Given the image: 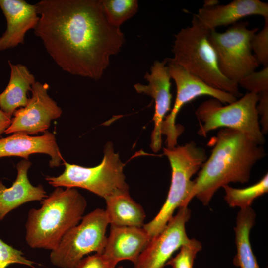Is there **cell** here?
Segmentation results:
<instances>
[{"label":"cell","instance_id":"7c38bea8","mask_svg":"<svg viewBox=\"0 0 268 268\" xmlns=\"http://www.w3.org/2000/svg\"><path fill=\"white\" fill-rule=\"evenodd\" d=\"M191 216L187 207L179 208L164 228L151 238L134 265V268H163L175 251L190 240L185 225Z\"/></svg>","mask_w":268,"mask_h":268},{"label":"cell","instance_id":"83f0119b","mask_svg":"<svg viewBox=\"0 0 268 268\" xmlns=\"http://www.w3.org/2000/svg\"><path fill=\"white\" fill-rule=\"evenodd\" d=\"M118 263L101 253H94L84 257L76 268H116Z\"/></svg>","mask_w":268,"mask_h":268},{"label":"cell","instance_id":"52a82bcc","mask_svg":"<svg viewBox=\"0 0 268 268\" xmlns=\"http://www.w3.org/2000/svg\"><path fill=\"white\" fill-rule=\"evenodd\" d=\"M258 102V95L250 92L225 106L214 98L203 102L195 112L201 122L198 134L205 137L208 132L218 128L231 129L243 133L262 145L265 138L259 122Z\"/></svg>","mask_w":268,"mask_h":268},{"label":"cell","instance_id":"e0dca14e","mask_svg":"<svg viewBox=\"0 0 268 268\" xmlns=\"http://www.w3.org/2000/svg\"><path fill=\"white\" fill-rule=\"evenodd\" d=\"M151 239L143 227L111 225L102 253L117 263L128 260L134 264Z\"/></svg>","mask_w":268,"mask_h":268},{"label":"cell","instance_id":"9c48e42d","mask_svg":"<svg viewBox=\"0 0 268 268\" xmlns=\"http://www.w3.org/2000/svg\"><path fill=\"white\" fill-rule=\"evenodd\" d=\"M258 30V28L249 29L247 22H240L223 33L209 31L208 39L215 52L221 73L238 85L241 79L259 66L251 47L252 38Z\"/></svg>","mask_w":268,"mask_h":268},{"label":"cell","instance_id":"603a6c76","mask_svg":"<svg viewBox=\"0 0 268 268\" xmlns=\"http://www.w3.org/2000/svg\"><path fill=\"white\" fill-rule=\"evenodd\" d=\"M108 22L120 28L121 25L134 16L138 11L137 0H100Z\"/></svg>","mask_w":268,"mask_h":268},{"label":"cell","instance_id":"484cf974","mask_svg":"<svg viewBox=\"0 0 268 268\" xmlns=\"http://www.w3.org/2000/svg\"><path fill=\"white\" fill-rule=\"evenodd\" d=\"M251 47L259 64L268 66V17L265 18L263 29L252 38Z\"/></svg>","mask_w":268,"mask_h":268},{"label":"cell","instance_id":"f1b7e54d","mask_svg":"<svg viewBox=\"0 0 268 268\" xmlns=\"http://www.w3.org/2000/svg\"><path fill=\"white\" fill-rule=\"evenodd\" d=\"M257 110L261 117V131L263 134H266L268 131V92L258 94Z\"/></svg>","mask_w":268,"mask_h":268},{"label":"cell","instance_id":"d6986e66","mask_svg":"<svg viewBox=\"0 0 268 268\" xmlns=\"http://www.w3.org/2000/svg\"><path fill=\"white\" fill-rule=\"evenodd\" d=\"M10 68L8 84L5 90L0 93V109L12 117L14 112L25 107L29 100L27 97L35 83V78L27 67L22 64H13L8 62Z\"/></svg>","mask_w":268,"mask_h":268},{"label":"cell","instance_id":"9a60e30c","mask_svg":"<svg viewBox=\"0 0 268 268\" xmlns=\"http://www.w3.org/2000/svg\"><path fill=\"white\" fill-rule=\"evenodd\" d=\"M0 7L7 22L0 37V51H3L23 44L25 34L34 29L39 17L35 4L23 0H0Z\"/></svg>","mask_w":268,"mask_h":268},{"label":"cell","instance_id":"277c9868","mask_svg":"<svg viewBox=\"0 0 268 268\" xmlns=\"http://www.w3.org/2000/svg\"><path fill=\"white\" fill-rule=\"evenodd\" d=\"M208 32L193 16L191 26L181 29L174 35L173 57L167 59L210 86L240 98L243 95L239 85L227 79L219 70L215 52L208 39Z\"/></svg>","mask_w":268,"mask_h":268},{"label":"cell","instance_id":"2e32d148","mask_svg":"<svg viewBox=\"0 0 268 268\" xmlns=\"http://www.w3.org/2000/svg\"><path fill=\"white\" fill-rule=\"evenodd\" d=\"M35 153L49 155L51 157L49 166L52 168L59 166L61 161L64 160L55 135L48 131L39 136L15 133L0 138V158L18 156L28 160L30 155Z\"/></svg>","mask_w":268,"mask_h":268},{"label":"cell","instance_id":"8fae6325","mask_svg":"<svg viewBox=\"0 0 268 268\" xmlns=\"http://www.w3.org/2000/svg\"><path fill=\"white\" fill-rule=\"evenodd\" d=\"M49 85L36 81L31 89L32 96L27 105L17 109L6 134L22 133L36 134L44 133L52 120L59 118L62 109L48 94Z\"/></svg>","mask_w":268,"mask_h":268},{"label":"cell","instance_id":"6da1fadb","mask_svg":"<svg viewBox=\"0 0 268 268\" xmlns=\"http://www.w3.org/2000/svg\"><path fill=\"white\" fill-rule=\"evenodd\" d=\"M35 34L64 71L98 80L124 42L120 28L111 25L100 0H41Z\"/></svg>","mask_w":268,"mask_h":268},{"label":"cell","instance_id":"d4e9b609","mask_svg":"<svg viewBox=\"0 0 268 268\" xmlns=\"http://www.w3.org/2000/svg\"><path fill=\"white\" fill-rule=\"evenodd\" d=\"M238 85L258 95L268 92V66L244 77L239 81Z\"/></svg>","mask_w":268,"mask_h":268},{"label":"cell","instance_id":"4316f807","mask_svg":"<svg viewBox=\"0 0 268 268\" xmlns=\"http://www.w3.org/2000/svg\"><path fill=\"white\" fill-rule=\"evenodd\" d=\"M13 264L34 268L35 263L26 259L21 251L14 248L0 238V268H7Z\"/></svg>","mask_w":268,"mask_h":268},{"label":"cell","instance_id":"ba28073f","mask_svg":"<svg viewBox=\"0 0 268 268\" xmlns=\"http://www.w3.org/2000/svg\"><path fill=\"white\" fill-rule=\"evenodd\" d=\"M109 224L103 209L97 208L84 215L79 224L70 229L56 248L51 251V263L60 268H76L86 255L102 253Z\"/></svg>","mask_w":268,"mask_h":268},{"label":"cell","instance_id":"ac0fdd59","mask_svg":"<svg viewBox=\"0 0 268 268\" xmlns=\"http://www.w3.org/2000/svg\"><path fill=\"white\" fill-rule=\"evenodd\" d=\"M31 166L29 160L24 159L18 162L16 179L9 188L0 181V221L21 205L32 201H41L47 197L42 185L35 186L29 181L28 171Z\"/></svg>","mask_w":268,"mask_h":268},{"label":"cell","instance_id":"3957f363","mask_svg":"<svg viewBox=\"0 0 268 268\" xmlns=\"http://www.w3.org/2000/svg\"><path fill=\"white\" fill-rule=\"evenodd\" d=\"M87 207L85 198L75 188H56L31 208L25 224V240L32 248L52 251L65 235L81 220Z\"/></svg>","mask_w":268,"mask_h":268},{"label":"cell","instance_id":"4fadbf2b","mask_svg":"<svg viewBox=\"0 0 268 268\" xmlns=\"http://www.w3.org/2000/svg\"><path fill=\"white\" fill-rule=\"evenodd\" d=\"M165 59L155 61L151 67L150 72H146L144 78L147 85L136 83L134 88L138 93L150 96L155 102V112L153 118L154 129L151 135L150 147L156 152L161 148V127L166 114L171 110L172 94L171 76Z\"/></svg>","mask_w":268,"mask_h":268},{"label":"cell","instance_id":"5bb4252c","mask_svg":"<svg viewBox=\"0 0 268 268\" xmlns=\"http://www.w3.org/2000/svg\"><path fill=\"white\" fill-rule=\"evenodd\" d=\"M254 15L268 18V3L260 0H234L225 5L203 6L193 16L202 27L210 31Z\"/></svg>","mask_w":268,"mask_h":268},{"label":"cell","instance_id":"ffe728a7","mask_svg":"<svg viewBox=\"0 0 268 268\" xmlns=\"http://www.w3.org/2000/svg\"><path fill=\"white\" fill-rule=\"evenodd\" d=\"M105 200V211L109 224L116 226H143L145 212L142 206L131 198L129 191L118 192Z\"/></svg>","mask_w":268,"mask_h":268},{"label":"cell","instance_id":"44dd1931","mask_svg":"<svg viewBox=\"0 0 268 268\" xmlns=\"http://www.w3.org/2000/svg\"><path fill=\"white\" fill-rule=\"evenodd\" d=\"M256 215L250 207L241 209L234 227L237 254L233 260L235 266L240 268H260L251 248L249 235L255 224Z\"/></svg>","mask_w":268,"mask_h":268},{"label":"cell","instance_id":"30bf717a","mask_svg":"<svg viewBox=\"0 0 268 268\" xmlns=\"http://www.w3.org/2000/svg\"><path fill=\"white\" fill-rule=\"evenodd\" d=\"M171 77L176 86V97L169 114L166 116L161 127V134L166 136L167 148L176 146L177 139L183 128L176 124V119L182 107L193 99L203 95L217 99L222 104L232 103L237 100L234 96L213 88L197 77L188 73L180 66L165 59Z\"/></svg>","mask_w":268,"mask_h":268},{"label":"cell","instance_id":"7402d4cb","mask_svg":"<svg viewBox=\"0 0 268 268\" xmlns=\"http://www.w3.org/2000/svg\"><path fill=\"white\" fill-rule=\"evenodd\" d=\"M224 199L230 207L241 209L250 207L254 200L268 192V174H266L256 183L244 188H235L228 185L223 187Z\"/></svg>","mask_w":268,"mask_h":268},{"label":"cell","instance_id":"7a4b0ae2","mask_svg":"<svg viewBox=\"0 0 268 268\" xmlns=\"http://www.w3.org/2000/svg\"><path fill=\"white\" fill-rule=\"evenodd\" d=\"M265 155L262 146L243 133L231 129H221L210 157L193 180L187 205L194 197L207 205L220 187L230 183L247 182L253 165Z\"/></svg>","mask_w":268,"mask_h":268},{"label":"cell","instance_id":"f546056e","mask_svg":"<svg viewBox=\"0 0 268 268\" xmlns=\"http://www.w3.org/2000/svg\"><path fill=\"white\" fill-rule=\"evenodd\" d=\"M11 117L0 109V135L5 133L11 123Z\"/></svg>","mask_w":268,"mask_h":268},{"label":"cell","instance_id":"5b68a950","mask_svg":"<svg viewBox=\"0 0 268 268\" xmlns=\"http://www.w3.org/2000/svg\"><path fill=\"white\" fill-rule=\"evenodd\" d=\"M163 150L171 167V182L166 200L160 211L143 226L151 238L164 228L177 208L187 206V200L193 186L191 178L207 159L205 150L194 141L172 148H163Z\"/></svg>","mask_w":268,"mask_h":268},{"label":"cell","instance_id":"4dcf8cb0","mask_svg":"<svg viewBox=\"0 0 268 268\" xmlns=\"http://www.w3.org/2000/svg\"><path fill=\"white\" fill-rule=\"evenodd\" d=\"M116 268H123V267H122V266H120V267Z\"/></svg>","mask_w":268,"mask_h":268},{"label":"cell","instance_id":"8992f818","mask_svg":"<svg viewBox=\"0 0 268 268\" xmlns=\"http://www.w3.org/2000/svg\"><path fill=\"white\" fill-rule=\"evenodd\" d=\"M64 172L57 177L47 176L46 180L55 187L81 188L104 198L120 192L128 191L123 172L124 164L113 145L105 146L101 162L93 167H85L63 161Z\"/></svg>","mask_w":268,"mask_h":268},{"label":"cell","instance_id":"cb8c5ba5","mask_svg":"<svg viewBox=\"0 0 268 268\" xmlns=\"http://www.w3.org/2000/svg\"><path fill=\"white\" fill-rule=\"evenodd\" d=\"M202 248L200 242L195 239L190 241L180 248V251L174 258H171L166 265L172 268H193L194 260L197 253Z\"/></svg>","mask_w":268,"mask_h":268}]
</instances>
